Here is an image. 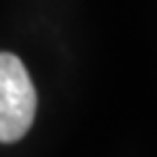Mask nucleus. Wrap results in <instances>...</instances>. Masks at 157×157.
<instances>
[{
    "mask_svg": "<svg viewBox=\"0 0 157 157\" xmlns=\"http://www.w3.org/2000/svg\"><path fill=\"white\" fill-rule=\"evenodd\" d=\"M37 94L23 61L0 53V141H18L33 124Z\"/></svg>",
    "mask_w": 157,
    "mask_h": 157,
    "instance_id": "f257e3e1",
    "label": "nucleus"
}]
</instances>
